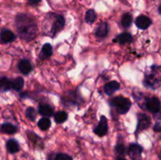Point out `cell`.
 I'll list each match as a JSON object with an SVG mask.
<instances>
[{"mask_svg":"<svg viewBox=\"0 0 161 160\" xmlns=\"http://www.w3.org/2000/svg\"><path fill=\"white\" fill-rule=\"evenodd\" d=\"M132 40H133L132 35L128 32L121 33L119 35L116 36V39H114V41H117V42L120 44L130 43V42H132Z\"/></svg>","mask_w":161,"mask_h":160,"instance_id":"cell-14","label":"cell"},{"mask_svg":"<svg viewBox=\"0 0 161 160\" xmlns=\"http://www.w3.org/2000/svg\"><path fill=\"white\" fill-rule=\"evenodd\" d=\"M138 126H137V130L136 133H138V132L142 131V130H146L147 128H149V125L151 124V119L149 115H147L146 114H138Z\"/></svg>","mask_w":161,"mask_h":160,"instance_id":"cell-4","label":"cell"},{"mask_svg":"<svg viewBox=\"0 0 161 160\" xmlns=\"http://www.w3.org/2000/svg\"><path fill=\"white\" fill-rule=\"evenodd\" d=\"M16 39V35L8 29H4L0 32V42L3 43H9Z\"/></svg>","mask_w":161,"mask_h":160,"instance_id":"cell-9","label":"cell"},{"mask_svg":"<svg viewBox=\"0 0 161 160\" xmlns=\"http://www.w3.org/2000/svg\"><path fill=\"white\" fill-rule=\"evenodd\" d=\"M110 104L116 108V111L119 114H126L130 110L131 106V102L127 97H124L122 96H118L112 99L110 101Z\"/></svg>","mask_w":161,"mask_h":160,"instance_id":"cell-2","label":"cell"},{"mask_svg":"<svg viewBox=\"0 0 161 160\" xmlns=\"http://www.w3.org/2000/svg\"><path fill=\"white\" fill-rule=\"evenodd\" d=\"M108 27L107 23L103 22V23L100 24V25L97 28V31H96V36L98 38H105V36L108 35Z\"/></svg>","mask_w":161,"mask_h":160,"instance_id":"cell-16","label":"cell"},{"mask_svg":"<svg viewBox=\"0 0 161 160\" xmlns=\"http://www.w3.org/2000/svg\"><path fill=\"white\" fill-rule=\"evenodd\" d=\"M38 125L42 130H47L51 125V122L48 117L42 118L38 122Z\"/></svg>","mask_w":161,"mask_h":160,"instance_id":"cell-21","label":"cell"},{"mask_svg":"<svg viewBox=\"0 0 161 160\" xmlns=\"http://www.w3.org/2000/svg\"><path fill=\"white\" fill-rule=\"evenodd\" d=\"M152 24V20L149 17L146 15H140L135 20V24L138 28L146 30L149 28Z\"/></svg>","mask_w":161,"mask_h":160,"instance_id":"cell-7","label":"cell"},{"mask_svg":"<svg viewBox=\"0 0 161 160\" xmlns=\"http://www.w3.org/2000/svg\"><path fill=\"white\" fill-rule=\"evenodd\" d=\"M6 149H7L8 152L10 154H15L19 152L20 150V147H19V144L16 140L10 139L6 142Z\"/></svg>","mask_w":161,"mask_h":160,"instance_id":"cell-13","label":"cell"},{"mask_svg":"<svg viewBox=\"0 0 161 160\" xmlns=\"http://www.w3.org/2000/svg\"><path fill=\"white\" fill-rule=\"evenodd\" d=\"M158 11H159V13L160 14V5L159 6V7H158Z\"/></svg>","mask_w":161,"mask_h":160,"instance_id":"cell-30","label":"cell"},{"mask_svg":"<svg viewBox=\"0 0 161 160\" xmlns=\"http://www.w3.org/2000/svg\"><path fill=\"white\" fill-rule=\"evenodd\" d=\"M41 2H42V0H28V3L30 6H37Z\"/></svg>","mask_w":161,"mask_h":160,"instance_id":"cell-27","label":"cell"},{"mask_svg":"<svg viewBox=\"0 0 161 160\" xmlns=\"http://www.w3.org/2000/svg\"><path fill=\"white\" fill-rule=\"evenodd\" d=\"M146 108L153 113H157L160 110V101L157 97H152L146 102Z\"/></svg>","mask_w":161,"mask_h":160,"instance_id":"cell-8","label":"cell"},{"mask_svg":"<svg viewBox=\"0 0 161 160\" xmlns=\"http://www.w3.org/2000/svg\"><path fill=\"white\" fill-rule=\"evenodd\" d=\"M55 160H73L70 155L64 153H58L55 155Z\"/></svg>","mask_w":161,"mask_h":160,"instance_id":"cell-26","label":"cell"},{"mask_svg":"<svg viewBox=\"0 0 161 160\" xmlns=\"http://www.w3.org/2000/svg\"><path fill=\"white\" fill-rule=\"evenodd\" d=\"M47 160H55V157L53 155V154H50L47 157Z\"/></svg>","mask_w":161,"mask_h":160,"instance_id":"cell-29","label":"cell"},{"mask_svg":"<svg viewBox=\"0 0 161 160\" xmlns=\"http://www.w3.org/2000/svg\"><path fill=\"white\" fill-rule=\"evenodd\" d=\"M119 83L116 81H111L106 83L104 86V91L107 95H112L119 89Z\"/></svg>","mask_w":161,"mask_h":160,"instance_id":"cell-10","label":"cell"},{"mask_svg":"<svg viewBox=\"0 0 161 160\" xmlns=\"http://www.w3.org/2000/svg\"><path fill=\"white\" fill-rule=\"evenodd\" d=\"M116 160H126V159L125 158H117Z\"/></svg>","mask_w":161,"mask_h":160,"instance_id":"cell-31","label":"cell"},{"mask_svg":"<svg viewBox=\"0 0 161 160\" xmlns=\"http://www.w3.org/2000/svg\"><path fill=\"white\" fill-rule=\"evenodd\" d=\"M39 114L45 116V117H50L53 115V109L50 105L42 104L39 106Z\"/></svg>","mask_w":161,"mask_h":160,"instance_id":"cell-15","label":"cell"},{"mask_svg":"<svg viewBox=\"0 0 161 160\" xmlns=\"http://www.w3.org/2000/svg\"><path fill=\"white\" fill-rule=\"evenodd\" d=\"M68 119V114L64 111H60L55 113L54 119L57 123H62Z\"/></svg>","mask_w":161,"mask_h":160,"instance_id":"cell-23","label":"cell"},{"mask_svg":"<svg viewBox=\"0 0 161 160\" xmlns=\"http://www.w3.org/2000/svg\"><path fill=\"white\" fill-rule=\"evenodd\" d=\"M16 27L20 38L31 41L36 35V24L34 18L28 14L20 13L16 17Z\"/></svg>","mask_w":161,"mask_h":160,"instance_id":"cell-1","label":"cell"},{"mask_svg":"<svg viewBox=\"0 0 161 160\" xmlns=\"http://www.w3.org/2000/svg\"><path fill=\"white\" fill-rule=\"evenodd\" d=\"M97 18V14L94 9H88L85 14V20L86 23L91 24L94 23Z\"/></svg>","mask_w":161,"mask_h":160,"instance_id":"cell-22","label":"cell"},{"mask_svg":"<svg viewBox=\"0 0 161 160\" xmlns=\"http://www.w3.org/2000/svg\"><path fill=\"white\" fill-rule=\"evenodd\" d=\"M143 148L142 146L137 144H131L129 145L127 149V154L131 158V160H140L142 157V153Z\"/></svg>","mask_w":161,"mask_h":160,"instance_id":"cell-3","label":"cell"},{"mask_svg":"<svg viewBox=\"0 0 161 160\" xmlns=\"http://www.w3.org/2000/svg\"><path fill=\"white\" fill-rule=\"evenodd\" d=\"M153 130L154 131H157V132H160L161 130V125L160 122H157V124H155V126L153 127Z\"/></svg>","mask_w":161,"mask_h":160,"instance_id":"cell-28","label":"cell"},{"mask_svg":"<svg viewBox=\"0 0 161 160\" xmlns=\"http://www.w3.org/2000/svg\"><path fill=\"white\" fill-rule=\"evenodd\" d=\"M115 151H116V153L119 156H124L126 155V152H127L125 146L122 144H116V146L115 147Z\"/></svg>","mask_w":161,"mask_h":160,"instance_id":"cell-24","label":"cell"},{"mask_svg":"<svg viewBox=\"0 0 161 160\" xmlns=\"http://www.w3.org/2000/svg\"><path fill=\"white\" fill-rule=\"evenodd\" d=\"M64 24H65V20H64V17L62 15H56L55 16V20L53 22V25L51 28V35L52 37L56 35L58 32L62 30L64 28Z\"/></svg>","mask_w":161,"mask_h":160,"instance_id":"cell-5","label":"cell"},{"mask_svg":"<svg viewBox=\"0 0 161 160\" xmlns=\"http://www.w3.org/2000/svg\"><path fill=\"white\" fill-rule=\"evenodd\" d=\"M132 20H133V17H132V15L129 13H124L123 15L122 19H121V24H122V26L124 28H129V27L131 25Z\"/></svg>","mask_w":161,"mask_h":160,"instance_id":"cell-20","label":"cell"},{"mask_svg":"<svg viewBox=\"0 0 161 160\" xmlns=\"http://www.w3.org/2000/svg\"><path fill=\"white\" fill-rule=\"evenodd\" d=\"M12 83V89L16 91H20L23 89V86L25 85V81L21 77H17L14 78L13 81H11Z\"/></svg>","mask_w":161,"mask_h":160,"instance_id":"cell-19","label":"cell"},{"mask_svg":"<svg viewBox=\"0 0 161 160\" xmlns=\"http://www.w3.org/2000/svg\"><path fill=\"white\" fill-rule=\"evenodd\" d=\"M26 116L29 120L34 121L36 117V111L33 108H28L26 110Z\"/></svg>","mask_w":161,"mask_h":160,"instance_id":"cell-25","label":"cell"},{"mask_svg":"<svg viewBox=\"0 0 161 160\" xmlns=\"http://www.w3.org/2000/svg\"><path fill=\"white\" fill-rule=\"evenodd\" d=\"M53 53V47L50 44L46 43L42 45V50H41L40 53V58L42 60L47 59V58L50 57Z\"/></svg>","mask_w":161,"mask_h":160,"instance_id":"cell-12","label":"cell"},{"mask_svg":"<svg viewBox=\"0 0 161 160\" xmlns=\"http://www.w3.org/2000/svg\"><path fill=\"white\" fill-rule=\"evenodd\" d=\"M94 133L99 136H103L108 133V121L105 116L102 115L97 126L94 129Z\"/></svg>","mask_w":161,"mask_h":160,"instance_id":"cell-6","label":"cell"},{"mask_svg":"<svg viewBox=\"0 0 161 160\" xmlns=\"http://www.w3.org/2000/svg\"><path fill=\"white\" fill-rule=\"evenodd\" d=\"M0 130H1L2 133H7V134H13L17 131V127L11 123H3L1 125Z\"/></svg>","mask_w":161,"mask_h":160,"instance_id":"cell-17","label":"cell"},{"mask_svg":"<svg viewBox=\"0 0 161 160\" xmlns=\"http://www.w3.org/2000/svg\"><path fill=\"white\" fill-rule=\"evenodd\" d=\"M12 89L11 81L6 77H0V89L3 91H7Z\"/></svg>","mask_w":161,"mask_h":160,"instance_id":"cell-18","label":"cell"},{"mask_svg":"<svg viewBox=\"0 0 161 160\" xmlns=\"http://www.w3.org/2000/svg\"><path fill=\"white\" fill-rule=\"evenodd\" d=\"M18 68L20 72L24 75H28L32 70V66L28 60L23 59L19 62Z\"/></svg>","mask_w":161,"mask_h":160,"instance_id":"cell-11","label":"cell"}]
</instances>
